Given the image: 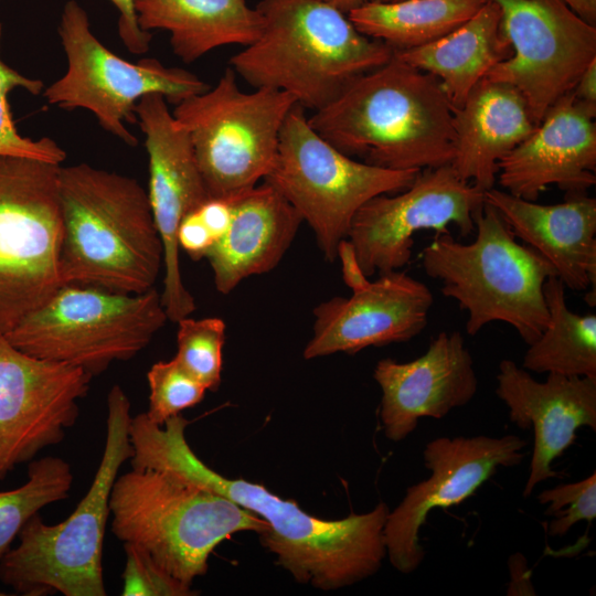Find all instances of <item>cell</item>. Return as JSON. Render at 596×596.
<instances>
[{"label": "cell", "instance_id": "cell-10", "mask_svg": "<svg viewBox=\"0 0 596 596\" xmlns=\"http://www.w3.org/2000/svg\"><path fill=\"white\" fill-rule=\"evenodd\" d=\"M227 66L215 86L175 105L188 131L210 199L231 200L270 171L290 109L289 94L270 88L243 92Z\"/></svg>", "mask_w": 596, "mask_h": 596}, {"label": "cell", "instance_id": "cell-4", "mask_svg": "<svg viewBox=\"0 0 596 596\" xmlns=\"http://www.w3.org/2000/svg\"><path fill=\"white\" fill-rule=\"evenodd\" d=\"M256 9L263 31L230 66L254 88L285 92L304 109L324 108L394 55L324 0H260Z\"/></svg>", "mask_w": 596, "mask_h": 596}, {"label": "cell", "instance_id": "cell-6", "mask_svg": "<svg viewBox=\"0 0 596 596\" xmlns=\"http://www.w3.org/2000/svg\"><path fill=\"white\" fill-rule=\"evenodd\" d=\"M476 237L464 244L438 233L422 252L427 276L440 292L467 311L466 332L477 334L493 321L513 327L533 343L550 319L543 286L554 267L535 249L517 242L498 211L485 202L475 217Z\"/></svg>", "mask_w": 596, "mask_h": 596}, {"label": "cell", "instance_id": "cell-35", "mask_svg": "<svg viewBox=\"0 0 596 596\" xmlns=\"http://www.w3.org/2000/svg\"><path fill=\"white\" fill-rule=\"evenodd\" d=\"M177 236L179 248L183 249L194 260L205 258L215 243L214 236L201 220L196 210L182 220Z\"/></svg>", "mask_w": 596, "mask_h": 596}, {"label": "cell", "instance_id": "cell-2", "mask_svg": "<svg viewBox=\"0 0 596 596\" xmlns=\"http://www.w3.org/2000/svg\"><path fill=\"white\" fill-rule=\"evenodd\" d=\"M308 123L344 155L384 169L437 168L455 152L453 106L439 81L395 54Z\"/></svg>", "mask_w": 596, "mask_h": 596}, {"label": "cell", "instance_id": "cell-33", "mask_svg": "<svg viewBox=\"0 0 596 596\" xmlns=\"http://www.w3.org/2000/svg\"><path fill=\"white\" fill-rule=\"evenodd\" d=\"M536 499L547 505L544 514L554 518L549 525V534L563 536L579 521L595 520L596 473L594 471L583 480L545 489Z\"/></svg>", "mask_w": 596, "mask_h": 596}, {"label": "cell", "instance_id": "cell-12", "mask_svg": "<svg viewBox=\"0 0 596 596\" xmlns=\"http://www.w3.org/2000/svg\"><path fill=\"white\" fill-rule=\"evenodd\" d=\"M58 34L67 70L43 96L64 109L92 111L106 131L128 146L138 140L125 123H138L136 105L141 97L161 94L177 105L211 87L194 73L168 67L157 58L131 63L116 55L92 33L88 15L75 0L64 4Z\"/></svg>", "mask_w": 596, "mask_h": 596}, {"label": "cell", "instance_id": "cell-1", "mask_svg": "<svg viewBox=\"0 0 596 596\" xmlns=\"http://www.w3.org/2000/svg\"><path fill=\"white\" fill-rule=\"evenodd\" d=\"M189 421L181 415L162 426L146 413L131 417V468L164 472L191 486L225 497L267 524L262 545L296 582L334 590L374 575L386 557L384 525L389 507L350 513L339 520L313 517L297 502L270 492L263 485L227 478L205 465L185 438Z\"/></svg>", "mask_w": 596, "mask_h": 596}, {"label": "cell", "instance_id": "cell-21", "mask_svg": "<svg viewBox=\"0 0 596 596\" xmlns=\"http://www.w3.org/2000/svg\"><path fill=\"white\" fill-rule=\"evenodd\" d=\"M496 394L507 405L519 428H533L534 443L523 497L558 476L552 462L576 440V432H596V377L547 373L544 382L532 377L514 361L499 363Z\"/></svg>", "mask_w": 596, "mask_h": 596}, {"label": "cell", "instance_id": "cell-11", "mask_svg": "<svg viewBox=\"0 0 596 596\" xmlns=\"http://www.w3.org/2000/svg\"><path fill=\"white\" fill-rule=\"evenodd\" d=\"M61 164L0 155V333L63 284Z\"/></svg>", "mask_w": 596, "mask_h": 596}, {"label": "cell", "instance_id": "cell-34", "mask_svg": "<svg viewBox=\"0 0 596 596\" xmlns=\"http://www.w3.org/2000/svg\"><path fill=\"white\" fill-rule=\"evenodd\" d=\"M123 596H192L191 586L178 581L141 547L124 543Z\"/></svg>", "mask_w": 596, "mask_h": 596}, {"label": "cell", "instance_id": "cell-30", "mask_svg": "<svg viewBox=\"0 0 596 596\" xmlns=\"http://www.w3.org/2000/svg\"><path fill=\"white\" fill-rule=\"evenodd\" d=\"M177 323L174 358L207 391H216L221 384L225 322L217 317L192 319L189 316Z\"/></svg>", "mask_w": 596, "mask_h": 596}, {"label": "cell", "instance_id": "cell-38", "mask_svg": "<svg viewBox=\"0 0 596 596\" xmlns=\"http://www.w3.org/2000/svg\"><path fill=\"white\" fill-rule=\"evenodd\" d=\"M578 15L592 24H596V0H563Z\"/></svg>", "mask_w": 596, "mask_h": 596}, {"label": "cell", "instance_id": "cell-19", "mask_svg": "<svg viewBox=\"0 0 596 596\" xmlns=\"http://www.w3.org/2000/svg\"><path fill=\"white\" fill-rule=\"evenodd\" d=\"M596 105L573 91L499 162L497 180L512 195L536 201L551 185L585 193L596 183Z\"/></svg>", "mask_w": 596, "mask_h": 596}, {"label": "cell", "instance_id": "cell-22", "mask_svg": "<svg viewBox=\"0 0 596 596\" xmlns=\"http://www.w3.org/2000/svg\"><path fill=\"white\" fill-rule=\"evenodd\" d=\"M485 202L494 207L515 237L555 269L566 288L583 291L592 287L586 301H596V200L585 193H570L558 204L545 205L492 188Z\"/></svg>", "mask_w": 596, "mask_h": 596}, {"label": "cell", "instance_id": "cell-27", "mask_svg": "<svg viewBox=\"0 0 596 596\" xmlns=\"http://www.w3.org/2000/svg\"><path fill=\"white\" fill-rule=\"evenodd\" d=\"M488 0H368L348 13L364 35L379 40L394 51H404L432 43L450 33Z\"/></svg>", "mask_w": 596, "mask_h": 596}, {"label": "cell", "instance_id": "cell-15", "mask_svg": "<svg viewBox=\"0 0 596 596\" xmlns=\"http://www.w3.org/2000/svg\"><path fill=\"white\" fill-rule=\"evenodd\" d=\"M526 445L517 435L443 436L428 441L423 460L430 475L408 487L403 500L386 517L384 542L392 566L403 574L416 571L425 558L419 530L429 512L460 504L499 468L521 464Z\"/></svg>", "mask_w": 596, "mask_h": 596}, {"label": "cell", "instance_id": "cell-39", "mask_svg": "<svg viewBox=\"0 0 596 596\" xmlns=\"http://www.w3.org/2000/svg\"><path fill=\"white\" fill-rule=\"evenodd\" d=\"M324 1L348 14L351 10L363 4L368 0H324Z\"/></svg>", "mask_w": 596, "mask_h": 596}, {"label": "cell", "instance_id": "cell-29", "mask_svg": "<svg viewBox=\"0 0 596 596\" xmlns=\"http://www.w3.org/2000/svg\"><path fill=\"white\" fill-rule=\"evenodd\" d=\"M73 481L74 475L66 460L46 456L30 461L25 483L0 491V560L34 514L68 497Z\"/></svg>", "mask_w": 596, "mask_h": 596}, {"label": "cell", "instance_id": "cell-20", "mask_svg": "<svg viewBox=\"0 0 596 596\" xmlns=\"http://www.w3.org/2000/svg\"><path fill=\"white\" fill-rule=\"evenodd\" d=\"M382 398L384 435L401 441L424 417L440 419L468 404L478 391L473 360L460 332H439L428 349L409 362L380 360L373 372Z\"/></svg>", "mask_w": 596, "mask_h": 596}, {"label": "cell", "instance_id": "cell-37", "mask_svg": "<svg viewBox=\"0 0 596 596\" xmlns=\"http://www.w3.org/2000/svg\"><path fill=\"white\" fill-rule=\"evenodd\" d=\"M573 93L578 99L596 105V60L583 72Z\"/></svg>", "mask_w": 596, "mask_h": 596}, {"label": "cell", "instance_id": "cell-17", "mask_svg": "<svg viewBox=\"0 0 596 596\" xmlns=\"http://www.w3.org/2000/svg\"><path fill=\"white\" fill-rule=\"evenodd\" d=\"M149 159L148 198L163 246L162 300L179 306L190 297L180 268L178 230L182 220L210 196L188 131L169 110L161 94H148L136 105Z\"/></svg>", "mask_w": 596, "mask_h": 596}, {"label": "cell", "instance_id": "cell-23", "mask_svg": "<svg viewBox=\"0 0 596 596\" xmlns=\"http://www.w3.org/2000/svg\"><path fill=\"white\" fill-rule=\"evenodd\" d=\"M231 201V221L205 258L219 292H232L244 279L273 270L302 223L300 215L263 181Z\"/></svg>", "mask_w": 596, "mask_h": 596}, {"label": "cell", "instance_id": "cell-28", "mask_svg": "<svg viewBox=\"0 0 596 596\" xmlns=\"http://www.w3.org/2000/svg\"><path fill=\"white\" fill-rule=\"evenodd\" d=\"M565 289L557 276L544 283L549 323L529 344L522 368L536 373L596 377V316L571 311Z\"/></svg>", "mask_w": 596, "mask_h": 596}, {"label": "cell", "instance_id": "cell-3", "mask_svg": "<svg viewBox=\"0 0 596 596\" xmlns=\"http://www.w3.org/2000/svg\"><path fill=\"white\" fill-rule=\"evenodd\" d=\"M63 285L140 294L155 288L163 246L147 190L87 163L60 167Z\"/></svg>", "mask_w": 596, "mask_h": 596}, {"label": "cell", "instance_id": "cell-16", "mask_svg": "<svg viewBox=\"0 0 596 596\" xmlns=\"http://www.w3.org/2000/svg\"><path fill=\"white\" fill-rule=\"evenodd\" d=\"M92 379L77 366L30 355L0 333V480L64 439Z\"/></svg>", "mask_w": 596, "mask_h": 596}, {"label": "cell", "instance_id": "cell-7", "mask_svg": "<svg viewBox=\"0 0 596 596\" xmlns=\"http://www.w3.org/2000/svg\"><path fill=\"white\" fill-rule=\"evenodd\" d=\"M108 505L114 535L148 552L189 586L207 572L210 555L223 541L267 529L230 499L152 469L117 476Z\"/></svg>", "mask_w": 596, "mask_h": 596}, {"label": "cell", "instance_id": "cell-13", "mask_svg": "<svg viewBox=\"0 0 596 596\" xmlns=\"http://www.w3.org/2000/svg\"><path fill=\"white\" fill-rule=\"evenodd\" d=\"M512 55L483 77L513 86L538 125L596 60V24L563 0H492Z\"/></svg>", "mask_w": 596, "mask_h": 596}, {"label": "cell", "instance_id": "cell-24", "mask_svg": "<svg viewBox=\"0 0 596 596\" xmlns=\"http://www.w3.org/2000/svg\"><path fill=\"white\" fill-rule=\"evenodd\" d=\"M538 125L511 85L482 78L464 104L453 108L455 172L483 192L494 188L498 166Z\"/></svg>", "mask_w": 596, "mask_h": 596}, {"label": "cell", "instance_id": "cell-5", "mask_svg": "<svg viewBox=\"0 0 596 596\" xmlns=\"http://www.w3.org/2000/svg\"><path fill=\"white\" fill-rule=\"evenodd\" d=\"M131 404L119 385L107 395L106 439L98 468L75 510L57 524L34 514L19 544L0 560V581L23 596H105L103 549L109 496L118 471L130 460Z\"/></svg>", "mask_w": 596, "mask_h": 596}, {"label": "cell", "instance_id": "cell-31", "mask_svg": "<svg viewBox=\"0 0 596 596\" xmlns=\"http://www.w3.org/2000/svg\"><path fill=\"white\" fill-rule=\"evenodd\" d=\"M2 25L0 23V43ZM23 88L33 95L43 89V82L30 78L7 65L0 56V155L25 157L61 164L66 152L51 138L33 140L21 136L13 123L8 103V94L14 88Z\"/></svg>", "mask_w": 596, "mask_h": 596}, {"label": "cell", "instance_id": "cell-18", "mask_svg": "<svg viewBox=\"0 0 596 596\" xmlns=\"http://www.w3.org/2000/svg\"><path fill=\"white\" fill-rule=\"evenodd\" d=\"M433 304L427 285L404 272L366 279L349 297H332L313 309L312 336L304 358L407 342L425 329Z\"/></svg>", "mask_w": 596, "mask_h": 596}, {"label": "cell", "instance_id": "cell-14", "mask_svg": "<svg viewBox=\"0 0 596 596\" xmlns=\"http://www.w3.org/2000/svg\"><path fill=\"white\" fill-rule=\"evenodd\" d=\"M483 204L485 192L462 180L450 164L423 169L406 189L365 202L353 216L347 240L362 273L382 275L409 263L418 231L446 233L453 224L461 236L470 235Z\"/></svg>", "mask_w": 596, "mask_h": 596}, {"label": "cell", "instance_id": "cell-36", "mask_svg": "<svg viewBox=\"0 0 596 596\" xmlns=\"http://www.w3.org/2000/svg\"><path fill=\"white\" fill-rule=\"evenodd\" d=\"M109 1L118 10V34L125 46L134 54L146 53L149 50L152 34L139 26L135 10V0Z\"/></svg>", "mask_w": 596, "mask_h": 596}, {"label": "cell", "instance_id": "cell-8", "mask_svg": "<svg viewBox=\"0 0 596 596\" xmlns=\"http://www.w3.org/2000/svg\"><path fill=\"white\" fill-rule=\"evenodd\" d=\"M161 295L62 285L3 334L19 350L77 366L93 377L143 350L166 324Z\"/></svg>", "mask_w": 596, "mask_h": 596}, {"label": "cell", "instance_id": "cell-32", "mask_svg": "<svg viewBox=\"0 0 596 596\" xmlns=\"http://www.w3.org/2000/svg\"><path fill=\"white\" fill-rule=\"evenodd\" d=\"M149 385L148 418L162 426L169 418L199 404L207 391L189 374L175 358L159 361L147 373Z\"/></svg>", "mask_w": 596, "mask_h": 596}, {"label": "cell", "instance_id": "cell-40", "mask_svg": "<svg viewBox=\"0 0 596 596\" xmlns=\"http://www.w3.org/2000/svg\"><path fill=\"white\" fill-rule=\"evenodd\" d=\"M370 1H375V2H393V1H398V0H370Z\"/></svg>", "mask_w": 596, "mask_h": 596}, {"label": "cell", "instance_id": "cell-9", "mask_svg": "<svg viewBox=\"0 0 596 596\" xmlns=\"http://www.w3.org/2000/svg\"><path fill=\"white\" fill-rule=\"evenodd\" d=\"M418 172L384 169L344 155L311 128L305 109L296 104L264 181L310 226L324 258L333 263L358 210L376 195L406 189Z\"/></svg>", "mask_w": 596, "mask_h": 596}, {"label": "cell", "instance_id": "cell-41", "mask_svg": "<svg viewBox=\"0 0 596 596\" xmlns=\"http://www.w3.org/2000/svg\"><path fill=\"white\" fill-rule=\"evenodd\" d=\"M6 595L8 594L0 590V596H6Z\"/></svg>", "mask_w": 596, "mask_h": 596}, {"label": "cell", "instance_id": "cell-25", "mask_svg": "<svg viewBox=\"0 0 596 596\" xmlns=\"http://www.w3.org/2000/svg\"><path fill=\"white\" fill-rule=\"evenodd\" d=\"M139 26L170 34L173 53L185 63L225 46H248L263 31V18L246 0H135Z\"/></svg>", "mask_w": 596, "mask_h": 596}, {"label": "cell", "instance_id": "cell-26", "mask_svg": "<svg viewBox=\"0 0 596 596\" xmlns=\"http://www.w3.org/2000/svg\"><path fill=\"white\" fill-rule=\"evenodd\" d=\"M394 54L434 75L453 108H458L493 66L512 55V47L503 32L499 6L488 0L475 15L445 36Z\"/></svg>", "mask_w": 596, "mask_h": 596}]
</instances>
